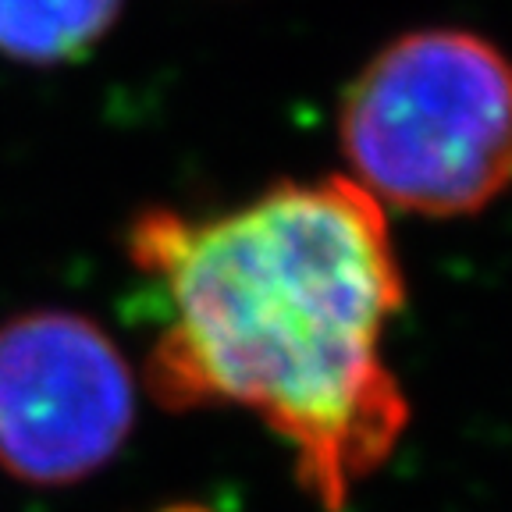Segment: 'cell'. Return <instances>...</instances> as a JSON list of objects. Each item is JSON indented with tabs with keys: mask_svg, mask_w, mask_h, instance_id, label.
Listing matches in <instances>:
<instances>
[{
	"mask_svg": "<svg viewBox=\"0 0 512 512\" xmlns=\"http://www.w3.org/2000/svg\"><path fill=\"white\" fill-rule=\"evenodd\" d=\"M136 424V381L96 320L32 310L0 324V470L32 488L93 477Z\"/></svg>",
	"mask_w": 512,
	"mask_h": 512,
	"instance_id": "3",
	"label": "cell"
},
{
	"mask_svg": "<svg viewBox=\"0 0 512 512\" xmlns=\"http://www.w3.org/2000/svg\"><path fill=\"white\" fill-rule=\"evenodd\" d=\"M125 249L164 310L153 399L253 413L306 495L342 512L409 427L384 360L406 278L381 203L349 175L278 182L217 214L143 210Z\"/></svg>",
	"mask_w": 512,
	"mask_h": 512,
	"instance_id": "1",
	"label": "cell"
},
{
	"mask_svg": "<svg viewBox=\"0 0 512 512\" xmlns=\"http://www.w3.org/2000/svg\"><path fill=\"white\" fill-rule=\"evenodd\" d=\"M121 0H0V54L25 64L82 57L118 22Z\"/></svg>",
	"mask_w": 512,
	"mask_h": 512,
	"instance_id": "4",
	"label": "cell"
},
{
	"mask_svg": "<svg viewBox=\"0 0 512 512\" xmlns=\"http://www.w3.org/2000/svg\"><path fill=\"white\" fill-rule=\"evenodd\" d=\"M352 182L381 207L466 217L512 182V64L466 29H416L381 47L338 114Z\"/></svg>",
	"mask_w": 512,
	"mask_h": 512,
	"instance_id": "2",
	"label": "cell"
}]
</instances>
